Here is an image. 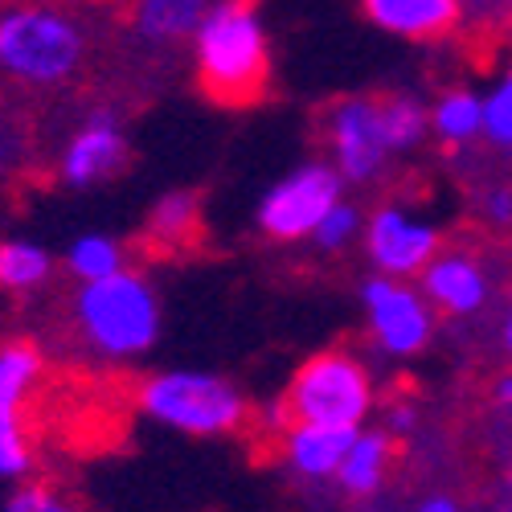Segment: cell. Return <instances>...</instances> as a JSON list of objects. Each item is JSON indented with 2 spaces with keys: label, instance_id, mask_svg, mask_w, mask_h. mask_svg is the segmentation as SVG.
<instances>
[{
  "label": "cell",
  "instance_id": "6da1fadb",
  "mask_svg": "<svg viewBox=\"0 0 512 512\" xmlns=\"http://www.w3.org/2000/svg\"><path fill=\"white\" fill-rule=\"evenodd\" d=\"M70 320L87 357H95L99 365H132L148 357L164 332L160 291L136 267H127L103 283L78 287Z\"/></svg>",
  "mask_w": 512,
  "mask_h": 512
},
{
  "label": "cell",
  "instance_id": "7a4b0ae2",
  "mask_svg": "<svg viewBox=\"0 0 512 512\" xmlns=\"http://www.w3.org/2000/svg\"><path fill=\"white\" fill-rule=\"evenodd\" d=\"M193 70L209 99L226 107L254 103L271 78V37L254 5L222 0L209 5L201 29L193 33Z\"/></svg>",
  "mask_w": 512,
  "mask_h": 512
},
{
  "label": "cell",
  "instance_id": "3957f363",
  "mask_svg": "<svg viewBox=\"0 0 512 512\" xmlns=\"http://www.w3.org/2000/svg\"><path fill=\"white\" fill-rule=\"evenodd\" d=\"M136 410L189 439H230L254 422L250 398L226 373L209 369H160L136 381Z\"/></svg>",
  "mask_w": 512,
  "mask_h": 512
},
{
  "label": "cell",
  "instance_id": "277c9868",
  "mask_svg": "<svg viewBox=\"0 0 512 512\" xmlns=\"http://www.w3.org/2000/svg\"><path fill=\"white\" fill-rule=\"evenodd\" d=\"M87 62V29L58 5L0 9V74L17 87L50 91L78 78Z\"/></svg>",
  "mask_w": 512,
  "mask_h": 512
},
{
  "label": "cell",
  "instance_id": "5b68a950",
  "mask_svg": "<svg viewBox=\"0 0 512 512\" xmlns=\"http://www.w3.org/2000/svg\"><path fill=\"white\" fill-rule=\"evenodd\" d=\"M279 402L291 422L365 431V418L373 414V377L349 349H324L291 373Z\"/></svg>",
  "mask_w": 512,
  "mask_h": 512
},
{
  "label": "cell",
  "instance_id": "8992f818",
  "mask_svg": "<svg viewBox=\"0 0 512 512\" xmlns=\"http://www.w3.org/2000/svg\"><path fill=\"white\" fill-rule=\"evenodd\" d=\"M46 386V353L33 340L0 345V480L25 484L37 472V443L29 435L25 410Z\"/></svg>",
  "mask_w": 512,
  "mask_h": 512
},
{
  "label": "cell",
  "instance_id": "52a82bcc",
  "mask_svg": "<svg viewBox=\"0 0 512 512\" xmlns=\"http://www.w3.org/2000/svg\"><path fill=\"white\" fill-rule=\"evenodd\" d=\"M345 181L336 177V168L324 164V160H308L300 168H291L287 177H279L259 209H254V222L259 230L275 242H300V238H312L320 230V222L328 213L345 201L340 197Z\"/></svg>",
  "mask_w": 512,
  "mask_h": 512
},
{
  "label": "cell",
  "instance_id": "ba28073f",
  "mask_svg": "<svg viewBox=\"0 0 512 512\" xmlns=\"http://www.w3.org/2000/svg\"><path fill=\"white\" fill-rule=\"evenodd\" d=\"M324 140L332 148V168L340 181L365 185L390 160L386 136H381L377 99H340L324 115Z\"/></svg>",
  "mask_w": 512,
  "mask_h": 512
},
{
  "label": "cell",
  "instance_id": "9c48e42d",
  "mask_svg": "<svg viewBox=\"0 0 512 512\" xmlns=\"http://www.w3.org/2000/svg\"><path fill=\"white\" fill-rule=\"evenodd\" d=\"M361 304H365V316H369V332L377 340L381 353L390 357H414L431 345V332H435V320H431V308H426L422 291L398 283V279H369L361 287Z\"/></svg>",
  "mask_w": 512,
  "mask_h": 512
},
{
  "label": "cell",
  "instance_id": "30bf717a",
  "mask_svg": "<svg viewBox=\"0 0 512 512\" xmlns=\"http://www.w3.org/2000/svg\"><path fill=\"white\" fill-rule=\"evenodd\" d=\"M365 250L373 267L381 271V279L402 283L406 275H422L439 259V234L418 213L402 205H381L365 222Z\"/></svg>",
  "mask_w": 512,
  "mask_h": 512
},
{
  "label": "cell",
  "instance_id": "8fae6325",
  "mask_svg": "<svg viewBox=\"0 0 512 512\" xmlns=\"http://www.w3.org/2000/svg\"><path fill=\"white\" fill-rule=\"evenodd\" d=\"M127 164V136L115 111H91L82 127L66 140L58 156V181L70 189H91L111 181Z\"/></svg>",
  "mask_w": 512,
  "mask_h": 512
},
{
  "label": "cell",
  "instance_id": "7c38bea8",
  "mask_svg": "<svg viewBox=\"0 0 512 512\" xmlns=\"http://www.w3.org/2000/svg\"><path fill=\"white\" fill-rule=\"evenodd\" d=\"M357 431H332V426H312V422H291L275 439V451L283 467L295 480H336L340 463H345Z\"/></svg>",
  "mask_w": 512,
  "mask_h": 512
},
{
  "label": "cell",
  "instance_id": "4fadbf2b",
  "mask_svg": "<svg viewBox=\"0 0 512 512\" xmlns=\"http://www.w3.org/2000/svg\"><path fill=\"white\" fill-rule=\"evenodd\" d=\"M422 291H426V300L439 304L443 312L467 316L484 304L488 283L472 259H463V254H439V259L422 271Z\"/></svg>",
  "mask_w": 512,
  "mask_h": 512
},
{
  "label": "cell",
  "instance_id": "5bb4252c",
  "mask_svg": "<svg viewBox=\"0 0 512 512\" xmlns=\"http://www.w3.org/2000/svg\"><path fill=\"white\" fill-rule=\"evenodd\" d=\"M361 13L398 37H435L459 21L455 0H365Z\"/></svg>",
  "mask_w": 512,
  "mask_h": 512
},
{
  "label": "cell",
  "instance_id": "9a60e30c",
  "mask_svg": "<svg viewBox=\"0 0 512 512\" xmlns=\"http://www.w3.org/2000/svg\"><path fill=\"white\" fill-rule=\"evenodd\" d=\"M205 13L209 5L201 0H140L132 9V29L152 46H173V41H193Z\"/></svg>",
  "mask_w": 512,
  "mask_h": 512
},
{
  "label": "cell",
  "instance_id": "2e32d148",
  "mask_svg": "<svg viewBox=\"0 0 512 512\" xmlns=\"http://www.w3.org/2000/svg\"><path fill=\"white\" fill-rule=\"evenodd\" d=\"M201 230V197L193 189H168L152 201L148 218H144V234L152 246H189Z\"/></svg>",
  "mask_w": 512,
  "mask_h": 512
},
{
  "label": "cell",
  "instance_id": "e0dca14e",
  "mask_svg": "<svg viewBox=\"0 0 512 512\" xmlns=\"http://www.w3.org/2000/svg\"><path fill=\"white\" fill-rule=\"evenodd\" d=\"M390 459H394V443H390L386 431H357L345 463H340V472H336L340 492L373 496L381 488V480H386V472H390Z\"/></svg>",
  "mask_w": 512,
  "mask_h": 512
},
{
  "label": "cell",
  "instance_id": "ac0fdd59",
  "mask_svg": "<svg viewBox=\"0 0 512 512\" xmlns=\"http://www.w3.org/2000/svg\"><path fill=\"white\" fill-rule=\"evenodd\" d=\"M54 254L33 238H0V291L33 295L54 279Z\"/></svg>",
  "mask_w": 512,
  "mask_h": 512
},
{
  "label": "cell",
  "instance_id": "d6986e66",
  "mask_svg": "<svg viewBox=\"0 0 512 512\" xmlns=\"http://www.w3.org/2000/svg\"><path fill=\"white\" fill-rule=\"evenodd\" d=\"M66 271L78 279V287L103 283V279L127 271V250L111 234H78L66 246Z\"/></svg>",
  "mask_w": 512,
  "mask_h": 512
},
{
  "label": "cell",
  "instance_id": "ffe728a7",
  "mask_svg": "<svg viewBox=\"0 0 512 512\" xmlns=\"http://www.w3.org/2000/svg\"><path fill=\"white\" fill-rule=\"evenodd\" d=\"M431 127L447 144H467L484 132V99H476L472 91H447L431 111Z\"/></svg>",
  "mask_w": 512,
  "mask_h": 512
},
{
  "label": "cell",
  "instance_id": "44dd1931",
  "mask_svg": "<svg viewBox=\"0 0 512 512\" xmlns=\"http://www.w3.org/2000/svg\"><path fill=\"white\" fill-rule=\"evenodd\" d=\"M377 107H381V136H386L390 152H410L426 136V127H431V115H426V107L414 95L377 99Z\"/></svg>",
  "mask_w": 512,
  "mask_h": 512
},
{
  "label": "cell",
  "instance_id": "7402d4cb",
  "mask_svg": "<svg viewBox=\"0 0 512 512\" xmlns=\"http://www.w3.org/2000/svg\"><path fill=\"white\" fill-rule=\"evenodd\" d=\"M0 512H87V508L54 480H25L0 500Z\"/></svg>",
  "mask_w": 512,
  "mask_h": 512
},
{
  "label": "cell",
  "instance_id": "603a6c76",
  "mask_svg": "<svg viewBox=\"0 0 512 512\" xmlns=\"http://www.w3.org/2000/svg\"><path fill=\"white\" fill-rule=\"evenodd\" d=\"M357 234H361V209L357 205H349V201H340L328 218L320 222V230L312 234V242L320 246V250H345V246H353L357 242Z\"/></svg>",
  "mask_w": 512,
  "mask_h": 512
},
{
  "label": "cell",
  "instance_id": "cb8c5ba5",
  "mask_svg": "<svg viewBox=\"0 0 512 512\" xmlns=\"http://www.w3.org/2000/svg\"><path fill=\"white\" fill-rule=\"evenodd\" d=\"M484 136L496 144H512V74L484 103Z\"/></svg>",
  "mask_w": 512,
  "mask_h": 512
},
{
  "label": "cell",
  "instance_id": "d4e9b609",
  "mask_svg": "<svg viewBox=\"0 0 512 512\" xmlns=\"http://www.w3.org/2000/svg\"><path fill=\"white\" fill-rule=\"evenodd\" d=\"M414 431V406H390L386 410V435H406Z\"/></svg>",
  "mask_w": 512,
  "mask_h": 512
},
{
  "label": "cell",
  "instance_id": "484cf974",
  "mask_svg": "<svg viewBox=\"0 0 512 512\" xmlns=\"http://www.w3.org/2000/svg\"><path fill=\"white\" fill-rule=\"evenodd\" d=\"M418 512H459V504H455L451 496H426V500L418 504Z\"/></svg>",
  "mask_w": 512,
  "mask_h": 512
},
{
  "label": "cell",
  "instance_id": "4316f807",
  "mask_svg": "<svg viewBox=\"0 0 512 512\" xmlns=\"http://www.w3.org/2000/svg\"><path fill=\"white\" fill-rule=\"evenodd\" d=\"M488 209L496 213V218H512V197H508V193H496V197L488 201Z\"/></svg>",
  "mask_w": 512,
  "mask_h": 512
},
{
  "label": "cell",
  "instance_id": "83f0119b",
  "mask_svg": "<svg viewBox=\"0 0 512 512\" xmlns=\"http://www.w3.org/2000/svg\"><path fill=\"white\" fill-rule=\"evenodd\" d=\"M496 398H500L504 406H512V377H504L500 386H496Z\"/></svg>",
  "mask_w": 512,
  "mask_h": 512
},
{
  "label": "cell",
  "instance_id": "f1b7e54d",
  "mask_svg": "<svg viewBox=\"0 0 512 512\" xmlns=\"http://www.w3.org/2000/svg\"><path fill=\"white\" fill-rule=\"evenodd\" d=\"M9 181V148H0V189Z\"/></svg>",
  "mask_w": 512,
  "mask_h": 512
},
{
  "label": "cell",
  "instance_id": "f546056e",
  "mask_svg": "<svg viewBox=\"0 0 512 512\" xmlns=\"http://www.w3.org/2000/svg\"><path fill=\"white\" fill-rule=\"evenodd\" d=\"M504 336H508V349H512V316H508V332Z\"/></svg>",
  "mask_w": 512,
  "mask_h": 512
}]
</instances>
